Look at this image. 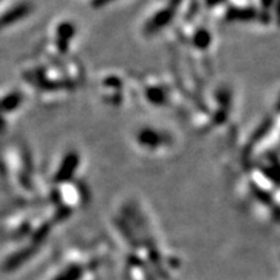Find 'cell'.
<instances>
[{
	"instance_id": "obj_1",
	"label": "cell",
	"mask_w": 280,
	"mask_h": 280,
	"mask_svg": "<svg viewBox=\"0 0 280 280\" xmlns=\"http://www.w3.org/2000/svg\"><path fill=\"white\" fill-rule=\"evenodd\" d=\"M78 166V156L75 153H70V155L66 156V159L62 162V166L60 168V170L56 174V180L58 182H64V180H68L74 171L77 170Z\"/></svg>"
},
{
	"instance_id": "obj_3",
	"label": "cell",
	"mask_w": 280,
	"mask_h": 280,
	"mask_svg": "<svg viewBox=\"0 0 280 280\" xmlns=\"http://www.w3.org/2000/svg\"><path fill=\"white\" fill-rule=\"evenodd\" d=\"M83 274V269L81 265H70L69 267H66L61 274H58L57 277L55 278L54 280H79Z\"/></svg>"
},
{
	"instance_id": "obj_5",
	"label": "cell",
	"mask_w": 280,
	"mask_h": 280,
	"mask_svg": "<svg viewBox=\"0 0 280 280\" xmlns=\"http://www.w3.org/2000/svg\"><path fill=\"white\" fill-rule=\"evenodd\" d=\"M139 139H140V142H142L143 144H149V145L159 144V143L161 142L159 134L155 131H149V130H144V131H142Z\"/></svg>"
},
{
	"instance_id": "obj_4",
	"label": "cell",
	"mask_w": 280,
	"mask_h": 280,
	"mask_svg": "<svg viewBox=\"0 0 280 280\" xmlns=\"http://www.w3.org/2000/svg\"><path fill=\"white\" fill-rule=\"evenodd\" d=\"M20 95H8L3 100H0V109L1 111H12V109L17 108L20 104Z\"/></svg>"
},
{
	"instance_id": "obj_2",
	"label": "cell",
	"mask_w": 280,
	"mask_h": 280,
	"mask_svg": "<svg viewBox=\"0 0 280 280\" xmlns=\"http://www.w3.org/2000/svg\"><path fill=\"white\" fill-rule=\"evenodd\" d=\"M29 13H30V7L29 5H26V4L18 5V7L13 8V9L7 12V13H4L0 17V27L9 26V25L14 24L20 18H24Z\"/></svg>"
}]
</instances>
